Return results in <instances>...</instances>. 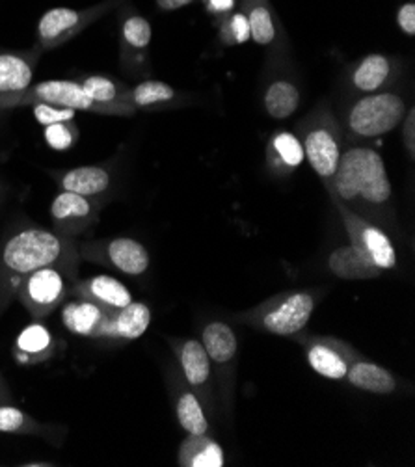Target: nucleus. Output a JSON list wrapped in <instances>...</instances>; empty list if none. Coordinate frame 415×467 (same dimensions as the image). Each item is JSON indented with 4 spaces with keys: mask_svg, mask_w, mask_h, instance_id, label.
Here are the masks:
<instances>
[{
    "mask_svg": "<svg viewBox=\"0 0 415 467\" xmlns=\"http://www.w3.org/2000/svg\"><path fill=\"white\" fill-rule=\"evenodd\" d=\"M53 429L41 425L37 419L25 413L12 402L0 404V432L3 434H19V436H51Z\"/></svg>",
    "mask_w": 415,
    "mask_h": 467,
    "instance_id": "30",
    "label": "nucleus"
},
{
    "mask_svg": "<svg viewBox=\"0 0 415 467\" xmlns=\"http://www.w3.org/2000/svg\"><path fill=\"white\" fill-rule=\"evenodd\" d=\"M41 51L26 55H0V110L14 109L17 98L32 86L34 69Z\"/></svg>",
    "mask_w": 415,
    "mask_h": 467,
    "instance_id": "16",
    "label": "nucleus"
},
{
    "mask_svg": "<svg viewBox=\"0 0 415 467\" xmlns=\"http://www.w3.org/2000/svg\"><path fill=\"white\" fill-rule=\"evenodd\" d=\"M5 194H6V192H5V186H3V182H0V202L5 200Z\"/></svg>",
    "mask_w": 415,
    "mask_h": 467,
    "instance_id": "42",
    "label": "nucleus"
},
{
    "mask_svg": "<svg viewBox=\"0 0 415 467\" xmlns=\"http://www.w3.org/2000/svg\"><path fill=\"white\" fill-rule=\"evenodd\" d=\"M332 203L336 205L339 218L345 225L347 235L350 239L348 244H352L363 259H367L382 272L395 268L397 252L386 229L365 220L363 216L356 214L354 211H350L348 207H345L336 200H332Z\"/></svg>",
    "mask_w": 415,
    "mask_h": 467,
    "instance_id": "8",
    "label": "nucleus"
},
{
    "mask_svg": "<svg viewBox=\"0 0 415 467\" xmlns=\"http://www.w3.org/2000/svg\"><path fill=\"white\" fill-rule=\"evenodd\" d=\"M330 200H336L380 227L393 223V189L380 153L373 148L343 151L334 177L327 182Z\"/></svg>",
    "mask_w": 415,
    "mask_h": 467,
    "instance_id": "1",
    "label": "nucleus"
},
{
    "mask_svg": "<svg viewBox=\"0 0 415 467\" xmlns=\"http://www.w3.org/2000/svg\"><path fill=\"white\" fill-rule=\"evenodd\" d=\"M5 402H12V393H10V388L5 380V377L0 375V404H5Z\"/></svg>",
    "mask_w": 415,
    "mask_h": 467,
    "instance_id": "40",
    "label": "nucleus"
},
{
    "mask_svg": "<svg viewBox=\"0 0 415 467\" xmlns=\"http://www.w3.org/2000/svg\"><path fill=\"white\" fill-rule=\"evenodd\" d=\"M12 352L19 365H39L55 358L57 339L47 326L36 320L21 330Z\"/></svg>",
    "mask_w": 415,
    "mask_h": 467,
    "instance_id": "18",
    "label": "nucleus"
},
{
    "mask_svg": "<svg viewBox=\"0 0 415 467\" xmlns=\"http://www.w3.org/2000/svg\"><path fill=\"white\" fill-rule=\"evenodd\" d=\"M171 391H173V408L177 415V423L182 431L189 434H207L209 432V421H207V411L202 404L200 397L187 386L182 379L170 377Z\"/></svg>",
    "mask_w": 415,
    "mask_h": 467,
    "instance_id": "20",
    "label": "nucleus"
},
{
    "mask_svg": "<svg viewBox=\"0 0 415 467\" xmlns=\"http://www.w3.org/2000/svg\"><path fill=\"white\" fill-rule=\"evenodd\" d=\"M406 110L404 99L395 91L365 93L345 110L339 123L350 138H379L402 123Z\"/></svg>",
    "mask_w": 415,
    "mask_h": 467,
    "instance_id": "6",
    "label": "nucleus"
},
{
    "mask_svg": "<svg viewBox=\"0 0 415 467\" xmlns=\"http://www.w3.org/2000/svg\"><path fill=\"white\" fill-rule=\"evenodd\" d=\"M118 3L119 0H105V3L86 10L53 8L49 12H45L37 25L39 51H53L57 47L67 43L86 26L103 17L109 10H112Z\"/></svg>",
    "mask_w": 415,
    "mask_h": 467,
    "instance_id": "9",
    "label": "nucleus"
},
{
    "mask_svg": "<svg viewBox=\"0 0 415 467\" xmlns=\"http://www.w3.org/2000/svg\"><path fill=\"white\" fill-rule=\"evenodd\" d=\"M153 37L150 21L142 16H130L121 25V41L129 51H146Z\"/></svg>",
    "mask_w": 415,
    "mask_h": 467,
    "instance_id": "32",
    "label": "nucleus"
},
{
    "mask_svg": "<svg viewBox=\"0 0 415 467\" xmlns=\"http://www.w3.org/2000/svg\"><path fill=\"white\" fill-rule=\"evenodd\" d=\"M304 347L309 367L328 380H345L350 363L359 354L352 345L330 336H293Z\"/></svg>",
    "mask_w": 415,
    "mask_h": 467,
    "instance_id": "11",
    "label": "nucleus"
},
{
    "mask_svg": "<svg viewBox=\"0 0 415 467\" xmlns=\"http://www.w3.org/2000/svg\"><path fill=\"white\" fill-rule=\"evenodd\" d=\"M235 6V0H207V8L214 16H225Z\"/></svg>",
    "mask_w": 415,
    "mask_h": 467,
    "instance_id": "38",
    "label": "nucleus"
},
{
    "mask_svg": "<svg viewBox=\"0 0 415 467\" xmlns=\"http://www.w3.org/2000/svg\"><path fill=\"white\" fill-rule=\"evenodd\" d=\"M265 157L268 170L278 177L291 175L306 161L300 138L289 130H278L268 138Z\"/></svg>",
    "mask_w": 415,
    "mask_h": 467,
    "instance_id": "21",
    "label": "nucleus"
},
{
    "mask_svg": "<svg viewBox=\"0 0 415 467\" xmlns=\"http://www.w3.org/2000/svg\"><path fill=\"white\" fill-rule=\"evenodd\" d=\"M177 98L175 89L161 80H144L134 88H129V101L136 110H151L166 107Z\"/></svg>",
    "mask_w": 415,
    "mask_h": 467,
    "instance_id": "31",
    "label": "nucleus"
},
{
    "mask_svg": "<svg viewBox=\"0 0 415 467\" xmlns=\"http://www.w3.org/2000/svg\"><path fill=\"white\" fill-rule=\"evenodd\" d=\"M202 343L211 359L222 406L229 411L233 406L235 379H237V354H239L237 336L229 324L222 320H213L203 328Z\"/></svg>",
    "mask_w": 415,
    "mask_h": 467,
    "instance_id": "7",
    "label": "nucleus"
},
{
    "mask_svg": "<svg viewBox=\"0 0 415 467\" xmlns=\"http://www.w3.org/2000/svg\"><path fill=\"white\" fill-rule=\"evenodd\" d=\"M25 467H45V465H53L49 462H28V463H23Z\"/></svg>",
    "mask_w": 415,
    "mask_h": 467,
    "instance_id": "41",
    "label": "nucleus"
},
{
    "mask_svg": "<svg viewBox=\"0 0 415 467\" xmlns=\"http://www.w3.org/2000/svg\"><path fill=\"white\" fill-rule=\"evenodd\" d=\"M78 255L86 261L114 268L127 275H140L151 265L146 246L129 237L82 243L78 246Z\"/></svg>",
    "mask_w": 415,
    "mask_h": 467,
    "instance_id": "10",
    "label": "nucleus"
},
{
    "mask_svg": "<svg viewBox=\"0 0 415 467\" xmlns=\"http://www.w3.org/2000/svg\"><path fill=\"white\" fill-rule=\"evenodd\" d=\"M177 462L181 467H223L225 456L218 441L207 434H189L179 445Z\"/></svg>",
    "mask_w": 415,
    "mask_h": 467,
    "instance_id": "25",
    "label": "nucleus"
},
{
    "mask_svg": "<svg viewBox=\"0 0 415 467\" xmlns=\"http://www.w3.org/2000/svg\"><path fill=\"white\" fill-rule=\"evenodd\" d=\"M32 107H34L36 121L41 123L43 127L60 123V121H73L77 116V110L66 109V107H55V105H47V103H36Z\"/></svg>",
    "mask_w": 415,
    "mask_h": 467,
    "instance_id": "35",
    "label": "nucleus"
},
{
    "mask_svg": "<svg viewBox=\"0 0 415 467\" xmlns=\"http://www.w3.org/2000/svg\"><path fill=\"white\" fill-rule=\"evenodd\" d=\"M192 3H194V0H157V6L164 12H173V10L189 6Z\"/></svg>",
    "mask_w": 415,
    "mask_h": 467,
    "instance_id": "39",
    "label": "nucleus"
},
{
    "mask_svg": "<svg viewBox=\"0 0 415 467\" xmlns=\"http://www.w3.org/2000/svg\"><path fill=\"white\" fill-rule=\"evenodd\" d=\"M220 36H222V41L229 47L246 43L250 39V25H248L246 14L239 12L225 17L220 28Z\"/></svg>",
    "mask_w": 415,
    "mask_h": 467,
    "instance_id": "34",
    "label": "nucleus"
},
{
    "mask_svg": "<svg viewBox=\"0 0 415 467\" xmlns=\"http://www.w3.org/2000/svg\"><path fill=\"white\" fill-rule=\"evenodd\" d=\"M345 380L361 391L375 395H389L399 389V382L389 368L359 354L350 363Z\"/></svg>",
    "mask_w": 415,
    "mask_h": 467,
    "instance_id": "22",
    "label": "nucleus"
},
{
    "mask_svg": "<svg viewBox=\"0 0 415 467\" xmlns=\"http://www.w3.org/2000/svg\"><path fill=\"white\" fill-rule=\"evenodd\" d=\"M300 132L304 159L322 181L328 182L345 151V132L339 119L328 107H320L304 119Z\"/></svg>",
    "mask_w": 415,
    "mask_h": 467,
    "instance_id": "5",
    "label": "nucleus"
},
{
    "mask_svg": "<svg viewBox=\"0 0 415 467\" xmlns=\"http://www.w3.org/2000/svg\"><path fill=\"white\" fill-rule=\"evenodd\" d=\"M244 8L250 25V39L261 47L272 45L278 37V26L266 0H246Z\"/></svg>",
    "mask_w": 415,
    "mask_h": 467,
    "instance_id": "29",
    "label": "nucleus"
},
{
    "mask_svg": "<svg viewBox=\"0 0 415 467\" xmlns=\"http://www.w3.org/2000/svg\"><path fill=\"white\" fill-rule=\"evenodd\" d=\"M78 259L77 243L57 231L36 225L16 231L0 248V313L16 296L25 275L53 263Z\"/></svg>",
    "mask_w": 415,
    "mask_h": 467,
    "instance_id": "2",
    "label": "nucleus"
},
{
    "mask_svg": "<svg viewBox=\"0 0 415 467\" xmlns=\"http://www.w3.org/2000/svg\"><path fill=\"white\" fill-rule=\"evenodd\" d=\"M86 96L109 116H130L136 109L129 101V88L105 75H91L82 82Z\"/></svg>",
    "mask_w": 415,
    "mask_h": 467,
    "instance_id": "19",
    "label": "nucleus"
},
{
    "mask_svg": "<svg viewBox=\"0 0 415 467\" xmlns=\"http://www.w3.org/2000/svg\"><path fill=\"white\" fill-rule=\"evenodd\" d=\"M151 309L144 302H130L121 309H109L96 339L134 341L142 337L151 324Z\"/></svg>",
    "mask_w": 415,
    "mask_h": 467,
    "instance_id": "15",
    "label": "nucleus"
},
{
    "mask_svg": "<svg viewBox=\"0 0 415 467\" xmlns=\"http://www.w3.org/2000/svg\"><path fill=\"white\" fill-rule=\"evenodd\" d=\"M78 261H64L41 266L23 277L16 291V298L36 320L55 313L71 293L77 282Z\"/></svg>",
    "mask_w": 415,
    "mask_h": 467,
    "instance_id": "4",
    "label": "nucleus"
},
{
    "mask_svg": "<svg viewBox=\"0 0 415 467\" xmlns=\"http://www.w3.org/2000/svg\"><path fill=\"white\" fill-rule=\"evenodd\" d=\"M51 220L53 231L73 239L98 223L99 207L91 198L60 191L51 205Z\"/></svg>",
    "mask_w": 415,
    "mask_h": 467,
    "instance_id": "14",
    "label": "nucleus"
},
{
    "mask_svg": "<svg viewBox=\"0 0 415 467\" xmlns=\"http://www.w3.org/2000/svg\"><path fill=\"white\" fill-rule=\"evenodd\" d=\"M69 296L86 298L105 309H121L132 302L130 291L112 275H91L77 279Z\"/></svg>",
    "mask_w": 415,
    "mask_h": 467,
    "instance_id": "17",
    "label": "nucleus"
},
{
    "mask_svg": "<svg viewBox=\"0 0 415 467\" xmlns=\"http://www.w3.org/2000/svg\"><path fill=\"white\" fill-rule=\"evenodd\" d=\"M397 23L406 36L415 34V5L413 3H406L404 6H400L397 14Z\"/></svg>",
    "mask_w": 415,
    "mask_h": 467,
    "instance_id": "36",
    "label": "nucleus"
},
{
    "mask_svg": "<svg viewBox=\"0 0 415 467\" xmlns=\"http://www.w3.org/2000/svg\"><path fill=\"white\" fill-rule=\"evenodd\" d=\"M173 352L177 356L182 380L200 397L207 413H214V372L211 359L198 339H184L173 343Z\"/></svg>",
    "mask_w": 415,
    "mask_h": 467,
    "instance_id": "12",
    "label": "nucleus"
},
{
    "mask_svg": "<svg viewBox=\"0 0 415 467\" xmlns=\"http://www.w3.org/2000/svg\"><path fill=\"white\" fill-rule=\"evenodd\" d=\"M320 296L322 293L315 289L280 293L248 311L237 313L233 318L263 334L293 337L306 328Z\"/></svg>",
    "mask_w": 415,
    "mask_h": 467,
    "instance_id": "3",
    "label": "nucleus"
},
{
    "mask_svg": "<svg viewBox=\"0 0 415 467\" xmlns=\"http://www.w3.org/2000/svg\"><path fill=\"white\" fill-rule=\"evenodd\" d=\"M395 75L397 71L391 58L384 55H368L354 67L350 82L356 91L365 96V93H377L389 88V84L397 78Z\"/></svg>",
    "mask_w": 415,
    "mask_h": 467,
    "instance_id": "24",
    "label": "nucleus"
},
{
    "mask_svg": "<svg viewBox=\"0 0 415 467\" xmlns=\"http://www.w3.org/2000/svg\"><path fill=\"white\" fill-rule=\"evenodd\" d=\"M36 103H47L55 107L73 109L77 112H96L103 114L101 107L91 101L80 82L75 80H45L30 86L21 98L14 103L17 107H32Z\"/></svg>",
    "mask_w": 415,
    "mask_h": 467,
    "instance_id": "13",
    "label": "nucleus"
},
{
    "mask_svg": "<svg viewBox=\"0 0 415 467\" xmlns=\"http://www.w3.org/2000/svg\"><path fill=\"white\" fill-rule=\"evenodd\" d=\"M45 142H47L49 148H53L55 151H67L69 148H73L78 140V127L75 125V121H60V123H53L47 125L43 130Z\"/></svg>",
    "mask_w": 415,
    "mask_h": 467,
    "instance_id": "33",
    "label": "nucleus"
},
{
    "mask_svg": "<svg viewBox=\"0 0 415 467\" xmlns=\"http://www.w3.org/2000/svg\"><path fill=\"white\" fill-rule=\"evenodd\" d=\"M58 186L66 192L96 198L110 186V173L101 166H80L58 175Z\"/></svg>",
    "mask_w": 415,
    "mask_h": 467,
    "instance_id": "26",
    "label": "nucleus"
},
{
    "mask_svg": "<svg viewBox=\"0 0 415 467\" xmlns=\"http://www.w3.org/2000/svg\"><path fill=\"white\" fill-rule=\"evenodd\" d=\"M62 306V324L66 326L67 332L80 337H98L99 326L109 309L98 306L96 302L77 296H69Z\"/></svg>",
    "mask_w": 415,
    "mask_h": 467,
    "instance_id": "23",
    "label": "nucleus"
},
{
    "mask_svg": "<svg viewBox=\"0 0 415 467\" xmlns=\"http://www.w3.org/2000/svg\"><path fill=\"white\" fill-rule=\"evenodd\" d=\"M413 109H408L406 110V119L404 121V130H402V138H404V144H406V150L410 153V157H413V151H415V138H413V130H415V119H413Z\"/></svg>",
    "mask_w": 415,
    "mask_h": 467,
    "instance_id": "37",
    "label": "nucleus"
},
{
    "mask_svg": "<svg viewBox=\"0 0 415 467\" xmlns=\"http://www.w3.org/2000/svg\"><path fill=\"white\" fill-rule=\"evenodd\" d=\"M300 89L295 82L287 78H278L272 80L263 96V105L266 114L272 119H287L291 118L298 107H300Z\"/></svg>",
    "mask_w": 415,
    "mask_h": 467,
    "instance_id": "27",
    "label": "nucleus"
},
{
    "mask_svg": "<svg viewBox=\"0 0 415 467\" xmlns=\"http://www.w3.org/2000/svg\"><path fill=\"white\" fill-rule=\"evenodd\" d=\"M328 266L341 279H373L382 274L380 268L363 259L352 244L334 250L328 257Z\"/></svg>",
    "mask_w": 415,
    "mask_h": 467,
    "instance_id": "28",
    "label": "nucleus"
}]
</instances>
